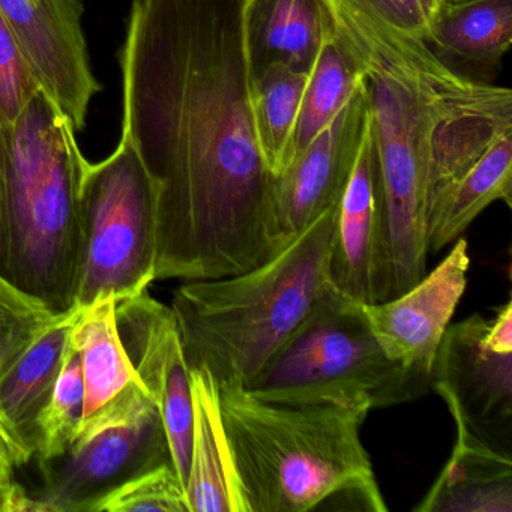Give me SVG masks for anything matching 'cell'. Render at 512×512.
Here are the masks:
<instances>
[{
	"label": "cell",
	"instance_id": "obj_13",
	"mask_svg": "<svg viewBox=\"0 0 512 512\" xmlns=\"http://www.w3.org/2000/svg\"><path fill=\"white\" fill-rule=\"evenodd\" d=\"M469 266V245L458 238L445 260L415 286L379 304H361L371 332L392 362L431 377L440 341L466 290Z\"/></svg>",
	"mask_w": 512,
	"mask_h": 512
},
{
	"label": "cell",
	"instance_id": "obj_29",
	"mask_svg": "<svg viewBox=\"0 0 512 512\" xmlns=\"http://www.w3.org/2000/svg\"><path fill=\"white\" fill-rule=\"evenodd\" d=\"M0 446L7 451V454L10 455L11 461H13L14 466H17V451L16 446H14L13 439H11L10 431H8L7 425H5L4 419L0 416Z\"/></svg>",
	"mask_w": 512,
	"mask_h": 512
},
{
	"label": "cell",
	"instance_id": "obj_31",
	"mask_svg": "<svg viewBox=\"0 0 512 512\" xmlns=\"http://www.w3.org/2000/svg\"><path fill=\"white\" fill-rule=\"evenodd\" d=\"M0 463H11L13 464V461H11L10 455L7 454V451H5L2 446H0ZM14 466V464H13Z\"/></svg>",
	"mask_w": 512,
	"mask_h": 512
},
{
	"label": "cell",
	"instance_id": "obj_17",
	"mask_svg": "<svg viewBox=\"0 0 512 512\" xmlns=\"http://www.w3.org/2000/svg\"><path fill=\"white\" fill-rule=\"evenodd\" d=\"M193 440L187 493L190 512H248L221 416L218 385L206 368L190 370Z\"/></svg>",
	"mask_w": 512,
	"mask_h": 512
},
{
	"label": "cell",
	"instance_id": "obj_12",
	"mask_svg": "<svg viewBox=\"0 0 512 512\" xmlns=\"http://www.w3.org/2000/svg\"><path fill=\"white\" fill-rule=\"evenodd\" d=\"M329 280L341 295L358 304L392 298L391 257L370 115L335 218Z\"/></svg>",
	"mask_w": 512,
	"mask_h": 512
},
{
	"label": "cell",
	"instance_id": "obj_14",
	"mask_svg": "<svg viewBox=\"0 0 512 512\" xmlns=\"http://www.w3.org/2000/svg\"><path fill=\"white\" fill-rule=\"evenodd\" d=\"M71 344L79 355L85 386L76 442L107 428L133 424L158 409L122 343L113 296L77 308Z\"/></svg>",
	"mask_w": 512,
	"mask_h": 512
},
{
	"label": "cell",
	"instance_id": "obj_8",
	"mask_svg": "<svg viewBox=\"0 0 512 512\" xmlns=\"http://www.w3.org/2000/svg\"><path fill=\"white\" fill-rule=\"evenodd\" d=\"M487 326L479 313L448 326L431 368V388L458 428L512 457V352L487 343Z\"/></svg>",
	"mask_w": 512,
	"mask_h": 512
},
{
	"label": "cell",
	"instance_id": "obj_21",
	"mask_svg": "<svg viewBox=\"0 0 512 512\" xmlns=\"http://www.w3.org/2000/svg\"><path fill=\"white\" fill-rule=\"evenodd\" d=\"M362 79L364 73L344 49L332 26L308 74L293 134L290 163L331 124Z\"/></svg>",
	"mask_w": 512,
	"mask_h": 512
},
{
	"label": "cell",
	"instance_id": "obj_27",
	"mask_svg": "<svg viewBox=\"0 0 512 512\" xmlns=\"http://www.w3.org/2000/svg\"><path fill=\"white\" fill-rule=\"evenodd\" d=\"M344 4L427 43L428 22L418 0H343Z\"/></svg>",
	"mask_w": 512,
	"mask_h": 512
},
{
	"label": "cell",
	"instance_id": "obj_10",
	"mask_svg": "<svg viewBox=\"0 0 512 512\" xmlns=\"http://www.w3.org/2000/svg\"><path fill=\"white\" fill-rule=\"evenodd\" d=\"M20 52L40 88L83 130L100 91L89 65L80 0H0Z\"/></svg>",
	"mask_w": 512,
	"mask_h": 512
},
{
	"label": "cell",
	"instance_id": "obj_20",
	"mask_svg": "<svg viewBox=\"0 0 512 512\" xmlns=\"http://www.w3.org/2000/svg\"><path fill=\"white\" fill-rule=\"evenodd\" d=\"M511 43L512 0L443 4L428 25V46L475 67H496Z\"/></svg>",
	"mask_w": 512,
	"mask_h": 512
},
{
	"label": "cell",
	"instance_id": "obj_32",
	"mask_svg": "<svg viewBox=\"0 0 512 512\" xmlns=\"http://www.w3.org/2000/svg\"><path fill=\"white\" fill-rule=\"evenodd\" d=\"M461 2H470V0H445V4H461Z\"/></svg>",
	"mask_w": 512,
	"mask_h": 512
},
{
	"label": "cell",
	"instance_id": "obj_3",
	"mask_svg": "<svg viewBox=\"0 0 512 512\" xmlns=\"http://www.w3.org/2000/svg\"><path fill=\"white\" fill-rule=\"evenodd\" d=\"M86 166L73 124L41 88L0 125V275L56 314L76 308Z\"/></svg>",
	"mask_w": 512,
	"mask_h": 512
},
{
	"label": "cell",
	"instance_id": "obj_4",
	"mask_svg": "<svg viewBox=\"0 0 512 512\" xmlns=\"http://www.w3.org/2000/svg\"><path fill=\"white\" fill-rule=\"evenodd\" d=\"M340 206V205H338ZM337 208L329 209L268 262L230 277L184 284L172 311L188 368L217 385L247 386L331 289L329 250Z\"/></svg>",
	"mask_w": 512,
	"mask_h": 512
},
{
	"label": "cell",
	"instance_id": "obj_19",
	"mask_svg": "<svg viewBox=\"0 0 512 512\" xmlns=\"http://www.w3.org/2000/svg\"><path fill=\"white\" fill-rule=\"evenodd\" d=\"M512 206V128L500 131L484 154L449 184L427 214L428 253L457 241L494 202Z\"/></svg>",
	"mask_w": 512,
	"mask_h": 512
},
{
	"label": "cell",
	"instance_id": "obj_1",
	"mask_svg": "<svg viewBox=\"0 0 512 512\" xmlns=\"http://www.w3.org/2000/svg\"><path fill=\"white\" fill-rule=\"evenodd\" d=\"M242 8L244 0H133L122 136L157 185L155 280H217L283 251Z\"/></svg>",
	"mask_w": 512,
	"mask_h": 512
},
{
	"label": "cell",
	"instance_id": "obj_2",
	"mask_svg": "<svg viewBox=\"0 0 512 512\" xmlns=\"http://www.w3.org/2000/svg\"><path fill=\"white\" fill-rule=\"evenodd\" d=\"M221 416L248 512H385L361 427L370 410L260 400L218 385Z\"/></svg>",
	"mask_w": 512,
	"mask_h": 512
},
{
	"label": "cell",
	"instance_id": "obj_5",
	"mask_svg": "<svg viewBox=\"0 0 512 512\" xmlns=\"http://www.w3.org/2000/svg\"><path fill=\"white\" fill-rule=\"evenodd\" d=\"M260 400L383 409L433 391L431 377L392 362L361 304L331 287L247 386Z\"/></svg>",
	"mask_w": 512,
	"mask_h": 512
},
{
	"label": "cell",
	"instance_id": "obj_23",
	"mask_svg": "<svg viewBox=\"0 0 512 512\" xmlns=\"http://www.w3.org/2000/svg\"><path fill=\"white\" fill-rule=\"evenodd\" d=\"M85 410V386L79 355L71 344L52 397L38 418V463L61 457L76 442Z\"/></svg>",
	"mask_w": 512,
	"mask_h": 512
},
{
	"label": "cell",
	"instance_id": "obj_7",
	"mask_svg": "<svg viewBox=\"0 0 512 512\" xmlns=\"http://www.w3.org/2000/svg\"><path fill=\"white\" fill-rule=\"evenodd\" d=\"M40 464L41 484L29 493L34 512H91L125 482L173 464L160 410L133 424L77 440L61 457Z\"/></svg>",
	"mask_w": 512,
	"mask_h": 512
},
{
	"label": "cell",
	"instance_id": "obj_18",
	"mask_svg": "<svg viewBox=\"0 0 512 512\" xmlns=\"http://www.w3.org/2000/svg\"><path fill=\"white\" fill-rule=\"evenodd\" d=\"M418 512H512V457L457 427L448 463Z\"/></svg>",
	"mask_w": 512,
	"mask_h": 512
},
{
	"label": "cell",
	"instance_id": "obj_30",
	"mask_svg": "<svg viewBox=\"0 0 512 512\" xmlns=\"http://www.w3.org/2000/svg\"><path fill=\"white\" fill-rule=\"evenodd\" d=\"M418 2L422 13H424L425 19H427L428 25H430L434 14H436L437 11H439V8L445 4V0H418Z\"/></svg>",
	"mask_w": 512,
	"mask_h": 512
},
{
	"label": "cell",
	"instance_id": "obj_26",
	"mask_svg": "<svg viewBox=\"0 0 512 512\" xmlns=\"http://www.w3.org/2000/svg\"><path fill=\"white\" fill-rule=\"evenodd\" d=\"M40 91L0 11V125L10 124Z\"/></svg>",
	"mask_w": 512,
	"mask_h": 512
},
{
	"label": "cell",
	"instance_id": "obj_25",
	"mask_svg": "<svg viewBox=\"0 0 512 512\" xmlns=\"http://www.w3.org/2000/svg\"><path fill=\"white\" fill-rule=\"evenodd\" d=\"M91 512H190L187 493L173 464H163L122 484Z\"/></svg>",
	"mask_w": 512,
	"mask_h": 512
},
{
	"label": "cell",
	"instance_id": "obj_9",
	"mask_svg": "<svg viewBox=\"0 0 512 512\" xmlns=\"http://www.w3.org/2000/svg\"><path fill=\"white\" fill-rule=\"evenodd\" d=\"M116 322L125 350L157 403L169 439L173 466L187 485L193 440L190 368L172 308L149 296L116 301Z\"/></svg>",
	"mask_w": 512,
	"mask_h": 512
},
{
	"label": "cell",
	"instance_id": "obj_22",
	"mask_svg": "<svg viewBox=\"0 0 512 512\" xmlns=\"http://www.w3.org/2000/svg\"><path fill=\"white\" fill-rule=\"evenodd\" d=\"M308 74L272 65L251 80V104L260 151L274 178L290 164L293 134Z\"/></svg>",
	"mask_w": 512,
	"mask_h": 512
},
{
	"label": "cell",
	"instance_id": "obj_11",
	"mask_svg": "<svg viewBox=\"0 0 512 512\" xmlns=\"http://www.w3.org/2000/svg\"><path fill=\"white\" fill-rule=\"evenodd\" d=\"M370 115L367 79L356 86L331 124L274 182V221L281 248L329 209L349 184Z\"/></svg>",
	"mask_w": 512,
	"mask_h": 512
},
{
	"label": "cell",
	"instance_id": "obj_16",
	"mask_svg": "<svg viewBox=\"0 0 512 512\" xmlns=\"http://www.w3.org/2000/svg\"><path fill=\"white\" fill-rule=\"evenodd\" d=\"M331 28L323 0H244L242 29L251 80L272 65L310 74Z\"/></svg>",
	"mask_w": 512,
	"mask_h": 512
},
{
	"label": "cell",
	"instance_id": "obj_28",
	"mask_svg": "<svg viewBox=\"0 0 512 512\" xmlns=\"http://www.w3.org/2000/svg\"><path fill=\"white\" fill-rule=\"evenodd\" d=\"M11 463H0V512H34L31 496L16 481Z\"/></svg>",
	"mask_w": 512,
	"mask_h": 512
},
{
	"label": "cell",
	"instance_id": "obj_15",
	"mask_svg": "<svg viewBox=\"0 0 512 512\" xmlns=\"http://www.w3.org/2000/svg\"><path fill=\"white\" fill-rule=\"evenodd\" d=\"M77 308L56 317L0 377V416L17 451V466L37 451L38 418L52 397L71 352Z\"/></svg>",
	"mask_w": 512,
	"mask_h": 512
},
{
	"label": "cell",
	"instance_id": "obj_6",
	"mask_svg": "<svg viewBox=\"0 0 512 512\" xmlns=\"http://www.w3.org/2000/svg\"><path fill=\"white\" fill-rule=\"evenodd\" d=\"M80 211L83 268L76 308L146 292L157 266L158 190L127 137L106 160L86 166Z\"/></svg>",
	"mask_w": 512,
	"mask_h": 512
},
{
	"label": "cell",
	"instance_id": "obj_24",
	"mask_svg": "<svg viewBox=\"0 0 512 512\" xmlns=\"http://www.w3.org/2000/svg\"><path fill=\"white\" fill-rule=\"evenodd\" d=\"M58 316L0 275V377Z\"/></svg>",
	"mask_w": 512,
	"mask_h": 512
}]
</instances>
